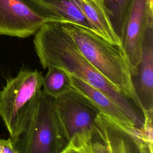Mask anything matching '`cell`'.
I'll list each match as a JSON object with an SVG mask.
<instances>
[{
    "label": "cell",
    "instance_id": "obj_1",
    "mask_svg": "<svg viewBox=\"0 0 153 153\" xmlns=\"http://www.w3.org/2000/svg\"><path fill=\"white\" fill-rule=\"evenodd\" d=\"M33 45L43 68H57L86 82L112 99L137 127L141 128L143 120L133 103L85 58L62 22L45 23L35 34Z\"/></svg>",
    "mask_w": 153,
    "mask_h": 153
},
{
    "label": "cell",
    "instance_id": "obj_2",
    "mask_svg": "<svg viewBox=\"0 0 153 153\" xmlns=\"http://www.w3.org/2000/svg\"><path fill=\"white\" fill-rule=\"evenodd\" d=\"M62 25L85 58L140 109L130 68L122 47L82 26L68 22H62Z\"/></svg>",
    "mask_w": 153,
    "mask_h": 153
},
{
    "label": "cell",
    "instance_id": "obj_3",
    "mask_svg": "<svg viewBox=\"0 0 153 153\" xmlns=\"http://www.w3.org/2000/svg\"><path fill=\"white\" fill-rule=\"evenodd\" d=\"M13 142L17 153H60L69 145L52 98L42 89L30 103Z\"/></svg>",
    "mask_w": 153,
    "mask_h": 153
},
{
    "label": "cell",
    "instance_id": "obj_4",
    "mask_svg": "<svg viewBox=\"0 0 153 153\" xmlns=\"http://www.w3.org/2000/svg\"><path fill=\"white\" fill-rule=\"evenodd\" d=\"M42 77L41 72L24 68L7 79L0 90V117L13 141L30 103L42 88Z\"/></svg>",
    "mask_w": 153,
    "mask_h": 153
},
{
    "label": "cell",
    "instance_id": "obj_5",
    "mask_svg": "<svg viewBox=\"0 0 153 153\" xmlns=\"http://www.w3.org/2000/svg\"><path fill=\"white\" fill-rule=\"evenodd\" d=\"M63 133L69 143L77 134L91 131L96 127L99 111L84 96L74 89L51 97Z\"/></svg>",
    "mask_w": 153,
    "mask_h": 153
},
{
    "label": "cell",
    "instance_id": "obj_6",
    "mask_svg": "<svg viewBox=\"0 0 153 153\" xmlns=\"http://www.w3.org/2000/svg\"><path fill=\"white\" fill-rule=\"evenodd\" d=\"M48 22H63L41 15L23 0H0V35L27 38Z\"/></svg>",
    "mask_w": 153,
    "mask_h": 153
},
{
    "label": "cell",
    "instance_id": "obj_7",
    "mask_svg": "<svg viewBox=\"0 0 153 153\" xmlns=\"http://www.w3.org/2000/svg\"><path fill=\"white\" fill-rule=\"evenodd\" d=\"M148 27H153V10L149 7V0H134L126 24L121 46L133 78L137 72Z\"/></svg>",
    "mask_w": 153,
    "mask_h": 153
},
{
    "label": "cell",
    "instance_id": "obj_8",
    "mask_svg": "<svg viewBox=\"0 0 153 153\" xmlns=\"http://www.w3.org/2000/svg\"><path fill=\"white\" fill-rule=\"evenodd\" d=\"M68 75L72 88L88 99L100 114L110 118L125 130L133 134H139L140 128L112 99L86 82L71 74H68Z\"/></svg>",
    "mask_w": 153,
    "mask_h": 153
},
{
    "label": "cell",
    "instance_id": "obj_9",
    "mask_svg": "<svg viewBox=\"0 0 153 153\" xmlns=\"http://www.w3.org/2000/svg\"><path fill=\"white\" fill-rule=\"evenodd\" d=\"M133 81L140 111L153 110V27H148L146 30Z\"/></svg>",
    "mask_w": 153,
    "mask_h": 153
},
{
    "label": "cell",
    "instance_id": "obj_10",
    "mask_svg": "<svg viewBox=\"0 0 153 153\" xmlns=\"http://www.w3.org/2000/svg\"><path fill=\"white\" fill-rule=\"evenodd\" d=\"M96 126L109 153H138L134 135L106 116L99 113L96 119Z\"/></svg>",
    "mask_w": 153,
    "mask_h": 153
},
{
    "label": "cell",
    "instance_id": "obj_11",
    "mask_svg": "<svg viewBox=\"0 0 153 153\" xmlns=\"http://www.w3.org/2000/svg\"><path fill=\"white\" fill-rule=\"evenodd\" d=\"M79 8L93 31L109 43L121 47L101 0H72Z\"/></svg>",
    "mask_w": 153,
    "mask_h": 153
},
{
    "label": "cell",
    "instance_id": "obj_12",
    "mask_svg": "<svg viewBox=\"0 0 153 153\" xmlns=\"http://www.w3.org/2000/svg\"><path fill=\"white\" fill-rule=\"evenodd\" d=\"M42 16L53 17L63 22L91 28L78 7L72 0H23Z\"/></svg>",
    "mask_w": 153,
    "mask_h": 153
},
{
    "label": "cell",
    "instance_id": "obj_13",
    "mask_svg": "<svg viewBox=\"0 0 153 153\" xmlns=\"http://www.w3.org/2000/svg\"><path fill=\"white\" fill-rule=\"evenodd\" d=\"M113 29L121 39L134 0H101Z\"/></svg>",
    "mask_w": 153,
    "mask_h": 153
},
{
    "label": "cell",
    "instance_id": "obj_14",
    "mask_svg": "<svg viewBox=\"0 0 153 153\" xmlns=\"http://www.w3.org/2000/svg\"><path fill=\"white\" fill-rule=\"evenodd\" d=\"M42 77V90L48 96L56 97L72 89L68 74L65 71L55 68H48Z\"/></svg>",
    "mask_w": 153,
    "mask_h": 153
},
{
    "label": "cell",
    "instance_id": "obj_15",
    "mask_svg": "<svg viewBox=\"0 0 153 153\" xmlns=\"http://www.w3.org/2000/svg\"><path fill=\"white\" fill-rule=\"evenodd\" d=\"M69 145L78 153H109L107 146L96 126L91 131L74 136Z\"/></svg>",
    "mask_w": 153,
    "mask_h": 153
},
{
    "label": "cell",
    "instance_id": "obj_16",
    "mask_svg": "<svg viewBox=\"0 0 153 153\" xmlns=\"http://www.w3.org/2000/svg\"><path fill=\"white\" fill-rule=\"evenodd\" d=\"M143 123L137 136L145 142L151 151H153V110L143 111Z\"/></svg>",
    "mask_w": 153,
    "mask_h": 153
},
{
    "label": "cell",
    "instance_id": "obj_17",
    "mask_svg": "<svg viewBox=\"0 0 153 153\" xmlns=\"http://www.w3.org/2000/svg\"><path fill=\"white\" fill-rule=\"evenodd\" d=\"M0 153H17L14 144L10 137L7 139H0Z\"/></svg>",
    "mask_w": 153,
    "mask_h": 153
},
{
    "label": "cell",
    "instance_id": "obj_18",
    "mask_svg": "<svg viewBox=\"0 0 153 153\" xmlns=\"http://www.w3.org/2000/svg\"><path fill=\"white\" fill-rule=\"evenodd\" d=\"M134 136L137 146L138 153H153V151L150 150L148 145L145 142L141 140L137 135H134Z\"/></svg>",
    "mask_w": 153,
    "mask_h": 153
},
{
    "label": "cell",
    "instance_id": "obj_19",
    "mask_svg": "<svg viewBox=\"0 0 153 153\" xmlns=\"http://www.w3.org/2000/svg\"><path fill=\"white\" fill-rule=\"evenodd\" d=\"M60 153H78V152L70 145H68Z\"/></svg>",
    "mask_w": 153,
    "mask_h": 153
},
{
    "label": "cell",
    "instance_id": "obj_20",
    "mask_svg": "<svg viewBox=\"0 0 153 153\" xmlns=\"http://www.w3.org/2000/svg\"><path fill=\"white\" fill-rule=\"evenodd\" d=\"M149 4L150 8L153 10V0H149Z\"/></svg>",
    "mask_w": 153,
    "mask_h": 153
}]
</instances>
